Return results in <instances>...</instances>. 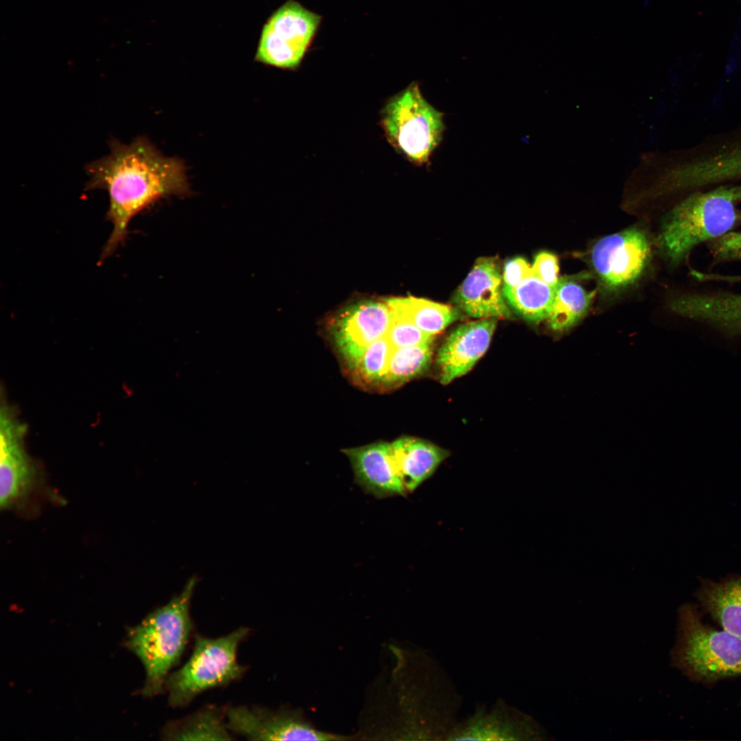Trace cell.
I'll return each instance as SVG.
<instances>
[{
    "label": "cell",
    "mask_w": 741,
    "mask_h": 741,
    "mask_svg": "<svg viewBox=\"0 0 741 741\" xmlns=\"http://www.w3.org/2000/svg\"><path fill=\"white\" fill-rule=\"evenodd\" d=\"M390 666L373 683L355 739H447L458 697L423 652L388 645Z\"/></svg>",
    "instance_id": "6da1fadb"
},
{
    "label": "cell",
    "mask_w": 741,
    "mask_h": 741,
    "mask_svg": "<svg viewBox=\"0 0 741 741\" xmlns=\"http://www.w3.org/2000/svg\"><path fill=\"white\" fill-rule=\"evenodd\" d=\"M110 153L86 167V189H104L109 196L107 218L112 232L102 252V261L125 240L129 223L157 200L189 192L186 169L181 160L163 156L145 137L125 144L113 139Z\"/></svg>",
    "instance_id": "7a4b0ae2"
},
{
    "label": "cell",
    "mask_w": 741,
    "mask_h": 741,
    "mask_svg": "<svg viewBox=\"0 0 741 741\" xmlns=\"http://www.w3.org/2000/svg\"><path fill=\"white\" fill-rule=\"evenodd\" d=\"M741 184L696 191L664 216L657 237L661 252L673 265L685 259L705 242L731 231L740 220Z\"/></svg>",
    "instance_id": "3957f363"
},
{
    "label": "cell",
    "mask_w": 741,
    "mask_h": 741,
    "mask_svg": "<svg viewBox=\"0 0 741 741\" xmlns=\"http://www.w3.org/2000/svg\"><path fill=\"white\" fill-rule=\"evenodd\" d=\"M196 584V578H191L180 594L128 631L126 646L145 670L146 679L141 690L145 696L165 690L170 670L184 652L193 628L189 607Z\"/></svg>",
    "instance_id": "277c9868"
},
{
    "label": "cell",
    "mask_w": 741,
    "mask_h": 741,
    "mask_svg": "<svg viewBox=\"0 0 741 741\" xmlns=\"http://www.w3.org/2000/svg\"><path fill=\"white\" fill-rule=\"evenodd\" d=\"M696 605L678 611L672 664L690 680L710 684L741 677V637L704 623Z\"/></svg>",
    "instance_id": "5b68a950"
},
{
    "label": "cell",
    "mask_w": 741,
    "mask_h": 741,
    "mask_svg": "<svg viewBox=\"0 0 741 741\" xmlns=\"http://www.w3.org/2000/svg\"><path fill=\"white\" fill-rule=\"evenodd\" d=\"M249 633L248 628L241 626L217 638L196 634L188 661L165 682L169 705L185 707L200 693L239 679L246 668L237 661V649Z\"/></svg>",
    "instance_id": "8992f818"
},
{
    "label": "cell",
    "mask_w": 741,
    "mask_h": 741,
    "mask_svg": "<svg viewBox=\"0 0 741 741\" xmlns=\"http://www.w3.org/2000/svg\"><path fill=\"white\" fill-rule=\"evenodd\" d=\"M444 115L425 99L419 83L412 82L386 103L380 125L398 154L416 166H423L442 142Z\"/></svg>",
    "instance_id": "52a82bcc"
},
{
    "label": "cell",
    "mask_w": 741,
    "mask_h": 741,
    "mask_svg": "<svg viewBox=\"0 0 741 741\" xmlns=\"http://www.w3.org/2000/svg\"><path fill=\"white\" fill-rule=\"evenodd\" d=\"M321 16L288 0L263 25L255 60L283 69H297L318 30Z\"/></svg>",
    "instance_id": "ba28073f"
},
{
    "label": "cell",
    "mask_w": 741,
    "mask_h": 741,
    "mask_svg": "<svg viewBox=\"0 0 741 741\" xmlns=\"http://www.w3.org/2000/svg\"><path fill=\"white\" fill-rule=\"evenodd\" d=\"M27 428L15 405L1 393L0 406V506H16L33 490L38 467L29 455L25 437Z\"/></svg>",
    "instance_id": "9c48e42d"
},
{
    "label": "cell",
    "mask_w": 741,
    "mask_h": 741,
    "mask_svg": "<svg viewBox=\"0 0 741 741\" xmlns=\"http://www.w3.org/2000/svg\"><path fill=\"white\" fill-rule=\"evenodd\" d=\"M230 731L253 740H344L351 736L322 731L314 727L300 709H272L259 706L228 707Z\"/></svg>",
    "instance_id": "30bf717a"
},
{
    "label": "cell",
    "mask_w": 741,
    "mask_h": 741,
    "mask_svg": "<svg viewBox=\"0 0 741 741\" xmlns=\"http://www.w3.org/2000/svg\"><path fill=\"white\" fill-rule=\"evenodd\" d=\"M650 257L646 234L632 228L599 239L591 250L594 272L610 290L625 287L642 274Z\"/></svg>",
    "instance_id": "8fae6325"
},
{
    "label": "cell",
    "mask_w": 741,
    "mask_h": 741,
    "mask_svg": "<svg viewBox=\"0 0 741 741\" xmlns=\"http://www.w3.org/2000/svg\"><path fill=\"white\" fill-rule=\"evenodd\" d=\"M393 320L387 303L364 302L346 309L336 320L332 336L346 368L352 371L366 349L386 336Z\"/></svg>",
    "instance_id": "7c38bea8"
},
{
    "label": "cell",
    "mask_w": 741,
    "mask_h": 741,
    "mask_svg": "<svg viewBox=\"0 0 741 741\" xmlns=\"http://www.w3.org/2000/svg\"><path fill=\"white\" fill-rule=\"evenodd\" d=\"M547 733L532 717L504 703L490 711L482 709L470 718L456 724L450 740H537L547 739Z\"/></svg>",
    "instance_id": "4fadbf2b"
},
{
    "label": "cell",
    "mask_w": 741,
    "mask_h": 741,
    "mask_svg": "<svg viewBox=\"0 0 741 741\" xmlns=\"http://www.w3.org/2000/svg\"><path fill=\"white\" fill-rule=\"evenodd\" d=\"M496 325L497 318H483L461 325L448 336L436 355L440 384L471 370L489 348Z\"/></svg>",
    "instance_id": "5bb4252c"
},
{
    "label": "cell",
    "mask_w": 741,
    "mask_h": 741,
    "mask_svg": "<svg viewBox=\"0 0 741 741\" xmlns=\"http://www.w3.org/2000/svg\"><path fill=\"white\" fill-rule=\"evenodd\" d=\"M342 451L351 462L354 482L364 493L379 499L408 494L395 466L390 443L377 442Z\"/></svg>",
    "instance_id": "9a60e30c"
},
{
    "label": "cell",
    "mask_w": 741,
    "mask_h": 741,
    "mask_svg": "<svg viewBox=\"0 0 741 741\" xmlns=\"http://www.w3.org/2000/svg\"><path fill=\"white\" fill-rule=\"evenodd\" d=\"M456 301L468 315L478 318H510L502 291V277L493 258L477 260L459 287Z\"/></svg>",
    "instance_id": "2e32d148"
},
{
    "label": "cell",
    "mask_w": 741,
    "mask_h": 741,
    "mask_svg": "<svg viewBox=\"0 0 741 741\" xmlns=\"http://www.w3.org/2000/svg\"><path fill=\"white\" fill-rule=\"evenodd\" d=\"M394 462L408 493L430 478L449 454L423 439L403 437L390 443Z\"/></svg>",
    "instance_id": "e0dca14e"
},
{
    "label": "cell",
    "mask_w": 741,
    "mask_h": 741,
    "mask_svg": "<svg viewBox=\"0 0 741 741\" xmlns=\"http://www.w3.org/2000/svg\"><path fill=\"white\" fill-rule=\"evenodd\" d=\"M701 608L722 628L741 637V576L703 579L696 592Z\"/></svg>",
    "instance_id": "ac0fdd59"
},
{
    "label": "cell",
    "mask_w": 741,
    "mask_h": 741,
    "mask_svg": "<svg viewBox=\"0 0 741 741\" xmlns=\"http://www.w3.org/2000/svg\"><path fill=\"white\" fill-rule=\"evenodd\" d=\"M227 708L208 705L183 718L171 720L162 730L164 740H233L226 725Z\"/></svg>",
    "instance_id": "d6986e66"
},
{
    "label": "cell",
    "mask_w": 741,
    "mask_h": 741,
    "mask_svg": "<svg viewBox=\"0 0 741 741\" xmlns=\"http://www.w3.org/2000/svg\"><path fill=\"white\" fill-rule=\"evenodd\" d=\"M593 296L574 279H559L547 318L550 328L561 331L575 325L587 311Z\"/></svg>",
    "instance_id": "ffe728a7"
},
{
    "label": "cell",
    "mask_w": 741,
    "mask_h": 741,
    "mask_svg": "<svg viewBox=\"0 0 741 741\" xmlns=\"http://www.w3.org/2000/svg\"><path fill=\"white\" fill-rule=\"evenodd\" d=\"M502 291L507 303L524 318L534 322L547 320L555 287L547 284L532 273L515 288Z\"/></svg>",
    "instance_id": "44dd1931"
},
{
    "label": "cell",
    "mask_w": 741,
    "mask_h": 741,
    "mask_svg": "<svg viewBox=\"0 0 741 741\" xmlns=\"http://www.w3.org/2000/svg\"><path fill=\"white\" fill-rule=\"evenodd\" d=\"M432 344L392 348L383 387L400 386L425 373L432 363Z\"/></svg>",
    "instance_id": "7402d4cb"
},
{
    "label": "cell",
    "mask_w": 741,
    "mask_h": 741,
    "mask_svg": "<svg viewBox=\"0 0 741 741\" xmlns=\"http://www.w3.org/2000/svg\"><path fill=\"white\" fill-rule=\"evenodd\" d=\"M392 299L418 328L433 336L459 317L457 309L449 305L412 296Z\"/></svg>",
    "instance_id": "603a6c76"
},
{
    "label": "cell",
    "mask_w": 741,
    "mask_h": 741,
    "mask_svg": "<svg viewBox=\"0 0 741 741\" xmlns=\"http://www.w3.org/2000/svg\"><path fill=\"white\" fill-rule=\"evenodd\" d=\"M392 349L386 336L373 342L351 371L355 381L367 387L383 386Z\"/></svg>",
    "instance_id": "cb8c5ba5"
},
{
    "label": "cell",
    "mask_w": 741,
    "mask_h": 741,
    "mask_svg": "<svg viewBox=\"0 0 741 741\" xmlns=\"http://www.w3.org/2000/svg\"><path fill=\"white\" fill-rule=\"evenodd\" d=\"M386 303L393 313V320L386 335L392 348L432 343L434 336L418 328L392 298Z\"/></svg>",
    "instance_id": "d4e9b609"
},
{
    "label": "cell",
    "mask_w": 741,
    "mask_h": 741,
    "mask_svg": "<svg viewBox=\"0 0 741 741\" xmlns=\"http://www.w3.org/2000/svg\"><path fill=\"white\" fill-rule=\"evenodd\" d=\"M710 250L718 261L741 259V231H729L711 241Z\"/></svg>",
    "instance_id": "484cf974"
},
{
    "label": "cell",
    "mask_w": 741,
    "mask_h": 741,
    "mask_svg": "<svg viewBox=\"0 0 741 741\" xmlns=\"http://www.w3.org/2000/svg\"><path fill=\"white\" fill-rule=\"evenodd\" d=\"M532 270L535 276L550 286L555 287L559 281L558 261L552 253L541 252L537 254Z\"/></svg>",
    "instance_id": "4316f807"
},
{
    "label": "cell",
    "mask_w": 741,
    "mask_h": 741,
    "mask_svg": "<svg viewBox=\"0 0 741 741\" xmlns=\"http://www.w3.org/2000/svg\"><path fill=\"white\" fill-rule=\"evenodd\" d=\"M532 273V266L524 259L517 257L510 259L504 269L502 290L515 288Z\"/></svg>",
    "instance_id": "83f0119b"
},
{
    "label": "cell",
    "mask_w": 741,
    "mask_h": 741,
    "mask_svg": "<svg viewBox=\"0 0 741 741\" xmlns=\"http://www.w3.org/2000/svg\"><path fill=\"white\" fill-rule=\"evenodd\" d=\"M707 279L709 281H723L729 283H736L741 281V274L728 275L708 273L707 275Z\"/></svg>",
    "instance_id": "f1b7e54d"
},
{
    "label": "cell",
    "mask_w": 741,
    "mask_h": 741,
    "mask_svg": "<svg viewBox=\"0 0 741 741\" xmlns=\"http://www.w3.org/2000/svg\"><path fill=\"white\" fill-rule=\"evenodd\" d=\"M740 162H741V147H740Z\"/></svg>",
    "instance_id": "f546056e"
}]
</instances>
